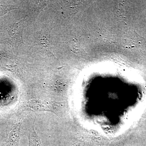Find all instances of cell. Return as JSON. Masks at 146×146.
<instances>
[{
    "mask_svg": "<svg viewBox=\"0 0 146 146\" xmlns=\"http://www.w3.org/2000/svg\"><path fill=\"white\" fill-rule=\"evenodd\" d=\"M46 32L40 34L35 43V46L40 52L45 54L51 56L54 55L52 52V46L50 43V33L48 31L46 34Z\"/></svg>",
    "mask_w": 146,
    "mask_h": 146,
    "instance_id": "2",
    "label": "cell"
},
{
    "mask_svg": "<svg viewBox=\"0 0 146 146\" xmlns=\"http://www.w3.org/2000/svg\"><path fill=\"white\" fill-rule=\"evenodd\" d=\"M15 6L5 5L0 4V16H3L11 10L16 9Z\"/></svg>",
    "mask_w": 146,
    "mask_h": 146,
    "instance_id": "6",
    "label": "cell"
},
{
    "mask_svg": "<svg viewBox=\"0 0 146 146\" xmlns=\"http://www.w3.org/2000/svg\"><path fill=\"white\" fill-rule=\"evenodd\" d=\"M15 63L13 61L6 58H0V67L8 70L13 71L15 68Z\"/></svg>",
    "mask_w": 146,
    "mask_h": 146,
    "instance_id": "4",
    "label": "cell"
},
{
    "mask_svg": "<svg viewBox=\"0 0 146 146\" xmlns=\"http://www.w3.org/2000/svg\"><path fill=\"white\" fill-rule=\"evenodd\" d=\"M24 22V19H22L11 25L7 29V32L11 38L21 44H24L23 39Z\"/></svg>",
    "mask_w": 146,
    "mask_h": 146,
    "instance_id": "1",
    "label": "cell"
},
{
    "mask_svg": "<svg viewBox=\"0 0 146 146\" xmlns=\"http://www.w3.org/2000/svg\"><path fill=\"white\" fill-rule=\"evenodd\" d=\"M70 48L71 50L75 54L81 53L84 50L80 43L76 38L73 39L71 42Z\"/></svg>",
    "mask_w": 146,
    "mask_h": 146,
    "instance_id": "5",
    "label": "cell"
},
{
    "mask_svg": "<svg viewBox=\"0 0 146 146\" xmlns=\"http://www.w3.org/2000/svg\"><path fill=\"white\" fill-rule=\"evenodd\" d=\"M141 36L134 31H129L123 36V45L126 48H132L136 46L140 43Z\"/></svg>",
    "mask_w": 146,
    "mask_h": 146,
    "instance_id": "3",
    "label": "cell"
}]
</instances>
